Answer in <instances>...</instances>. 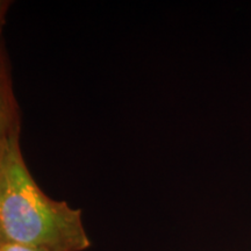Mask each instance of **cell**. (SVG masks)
I'll return each mask as SVG.
<instances>
[{
    "label": "cell",
    "instance_id": "6da1fadb",
    "mask_svg": "<svg viewBox=\"0 0 251 251\" xmlns=\"http://www.w3.org/2000/svg\"><path fill=\"white\" fill-rule=\"evenodd\" d=\"M0 226L6 242L51 251H85L91 240L81 211L49 198L31 177L19 125L0 142Z\"/></svg>",
    "mask_w": 251,
    "mask_h": 251
},
{
    "label": "cell",
    "instance_id": "7a4b0ae2",
    "mask_svg": "<svg viewBox=\"0 0 251 251\" xmlns=\"http://www.w3.org/2000/svg\"><path fill=\"white\" fill-rule=\"evenodd\" d=\"M14 99L9 86V78L6 68L5 55L0 46V142L12 128L18 126Z\"/></svg>",
    "mask_w": 251,
    "mask_h": 251
},
{
    "label": "cell",
    "instance_id": "3957f363",
    "mask_svg": "<svg viewBox=\"0 0 251 251\" xmlns=\"http://www.w3.org/2000/svg\"><path fill=\"white\" fill-rule=\"evenodd\" d=\"M0 251H51L48 249H42V248L25 246V244H18L12 242H5L0 247Z\"/></svg>",
    "mask_w": 251,
    "mask_h": 251
},
{
    "label": "cell",
    "instance_id": "277c9868",
    "mask_svg": "<svg viewBox=\"0 0 251 251\" xmlns=\"http://www.w3.org/2000/svg\"><path fill=\"white\" fill-rule=\"evenodd\" d=\"M7 7H8V2L0 1V27H1V25L4 24V19H5L6 11H7Z\"/></svg>",
    "mask_w": 251,
    "mask_h": 251
},
{
    "label": "cell",
    "instance_id": "5b68a950",
    "mask_svg": "<svg viewBox=\"0 0 251 251\" xmlns=\"http://www.w3.org/2000/svg\"><path fill=\"white\" fill-rule=\"evenodd\" d=\"M6 242L5 241V237H4V234H2V230H1V226H0V247L2 246Z\"/></svg>",
    "mask_w": 251,
    "mask_h": 251
}]
</instances>
